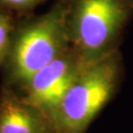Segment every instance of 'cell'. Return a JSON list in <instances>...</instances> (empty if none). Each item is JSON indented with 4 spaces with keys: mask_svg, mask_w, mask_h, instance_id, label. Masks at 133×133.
Wrapping results in <instances>:
<instances>
[{
    "mask_svg": "<svg viewBox=\"0 0 133 133\" xmlns=\"http://www.w3.org/2000/svg\"><path fill=\"white\" fill-rule=\"evenodd\" d=\"M122 75L119 50L85 65L49 117L54 133H86L117 92Z\"/></svg>",
    "mask_w": 133,
    "mask_h": 133,
    "instance_id": "6da1fadb",
    "label": "cell"
},
{
    "mask_svg": "<svg viewBox=\"0 0 133 133\" xmlns=\"http://www.w3.org/2000/svg\"><path fill=\"white\" fill-rule=\"evenodd\" d=\"M133 0H66L68 39L84 65L119 50Z\"/></svg>",
    "mask_w": 133,
    "mask_h": 133,
    "instance_id": "7a4b0ae2",
    "label": "cell"
},
{
    "mask_svg": "<svg viewBox=\"0 0 133 133\" xmlns=\"http://www.w3.org/2000/svg\"><path fill=\"white\" fill-rule=\"evenodd\" d=\"M70 46L66 29V0H56L44 14L17 23L5 60L11 83L23 88L34 74Z\"/></svg>",
    "mask_w": 133,
    "mask_h": 133,
    "instance_id": "3957f363",
    "label": "cell"
},
{
    "mask_svg": "<svg viewBox=\"0 0 133 133\" xmlns=\"http://www.w3.org/2000/svg\"><path fill=\"white\" fill-rule=\"evenodd\" d=\"M84 66L76 50L70 45L34 74L22 88L23 99L42 110L49 119Z\"/></svg>",
    "mask_w": 133,
    "mask_h": 133,
    "instance_id": "277c9868",
    "label": "cell"
},
{
    "mask_svg": "<svg viewBox=\"0 0 133 133\" xmlns=\"http://www.w3.org/2000/svg\"><path fill=\"white\" fill-rule=\"evenodd\" d=\"M0 133H54L48 116L23 97L6 90L0 97Z\"/></svg>",
    "mask_w": 133,
    "mask_h": 133,
    "instance_id": "5b68a950",
    "label": "cell"
},
{
    "mask_svg": "<svg viewBox=\"0 0 133 133\" xmlns=\"http://www.w3.org/2000/svg\"><path fill=\"white\" fill-rule=\"evenodd\" d=\"M17 21L13 12L0 7V65L3 66L8 56L13 39Z\"/></svg>",
    "mask_w": 133,
    "mask_h": 133,
    "instance_id": "8992f818",
    "label": "cell"
},
{
    "mask_svg": "<svg viewBox=\"0 0 133 133\" xmlns=\"http://www.w3.org/2000/svg\"><path fill=\"white\" fill-rule=\"evenodd\" d=\"M45 0H0V7L13 13L27 14L32 12Z\"/></svg>",
    "mask_w": 133,
    "mask_h": 133,
    "instance_id": "52a82bcc",
    "label": "cell"
}]
</instances>
